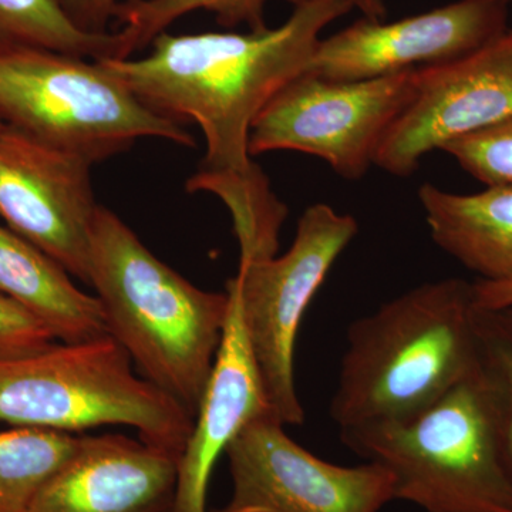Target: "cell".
<instances>
[{"label": "cell", "mask_w": 512, "mask_h": 512, "mask_svg": "<svg viewBox=\"0 0 512 512\" xmlns=\"http://www.w3.org/2000/svg\"><path fill=\"white\" fill-rule=\"evenodd\" d=\"M353 9L367 19L386 16L380 0H303L276 29L163 32L143 59L103 60L150 109L201 128L207 151L187 190L211 192L227 205L239 262L278 254L279 232L288 217L249 154L252 124L276 93L308 72L320 32Z\"/></svg>", "instance_id": "6da1fadb"}, {"label": "cell", "mask_w": 512, "mask_h": 512, "mask_svg": "<svg viewBox=\"0 0 512 512\" xmlns=\"http://www.w3.org/2000/svg\"><path fill=\"white\" fill-rule=\"evenodd\" d=\"M0 120L92 164L141 138L197 141L150 109L103 60L18 47L0 52Z\"/></svg>", "instance_id": "8992f818"}, {"label": "cell", "mask_w": 512, "mask_h": 512, "mask_svg": "<svg viewBox=\"0 0 512 512\" xmlns=\"http://www.w3.org/2000/svg\"><path fill=\"white\" fill-rule=\"evenodd\" d=\"M74 25L90 33H106L120 0H59Z\"/></svg>", "instance_id": "603a6c76"}, {"label": "cell", "mask_w": 512, "mask_h": 512, "mask_svg": "<svg viewBox=\"0 0 512 512\" xmlns=\"http://www.w3.org/2000/svg\"><path fill=\"white\" fill-rule=\"evenodd\" d=\"M35 47L90 60L128 59L121 32L90 33L74 25L59 0H0V52Z\"/></svg>", "instance_id": "e0dca14e"}, {"label": "cell", "mask_w": 512, "mask_h": 512, "mask_svg": "<svg viewBox=\"0 0 512 512\" xmlns=\"http://www.w3.org/2000/svg\"><path fill=\"white\" fill-rule=\"evenodd\" d=\"M268 0H120L113 19L121 26L128 56L151 45L175 20L195 10L214 13L218 25L234 29L245 25L249 32L268 29L265 6ZM293 8L303 0H285Z\"/></svg>", "instance_id": "d6986e66"}, {"label": "cell", "mask_w": 512, "mask_h": 512, "mask_svg": "<svg viewBox=\"0 0 512 512\" xmlns=\"http://www.w3.org/2000/svg\"><path fill=\"white\" fill-rule=\"evenodd\" d=\"M3 124H5V123H3V121H2V120H0V127H2V126H3Z\"/></svg>", "instance_id": "484cf974"}, {"label": "cell", "mask_w": 512, "mask_h": 512, "mask_svg": "<svg viewBox=\"0 0 512 512\" xmlns=\"http://www.w3.org/2000/svg\"><path fill=\"white\" fill-rule=\"evenodd\" d=\"M473 284L427 282L355 320L329 414L339 430L426 412L481 366Z\"/></svg>", "instance_id": "7a4b0ae2"}, {"label": "cell", "mask_w": 512, "mask_h": 512, "mask_svg": "<svg viewBox=\"0 0 512 512\" xmlns=\"http://www.w3.org/2000/svg\"><path fill=\"white\" fill-rule=\"evenodd\" d=\"M227 293L229 313L224 338L178 460L173 500L165 512H208V485L218 460L249 420L272 412L237 296L228 288Z\"/></svg>", "instance_id": "5bb4252c"}, {"label": "cell", "mask_w": 512, "mask_h": 512, "mask_svg": "<svg viewBox=\"0 0 512 512\" xmlns=\"http://www.w3.org/2000/svg\"><path fill=\"white\" fill-rule=\"evenodd\" d=\"M504 2H507L508 5H510V3L512 2V0H504Z\"/></svg>", "instance_id": "d4e9b609"}, {"label": "cell", "mask_w": 512, "mask_h": 512, "mask_svg": "<svg viewBox=\"0 0 512 512\" xmlns=\"http://www.w3.org/2000/svg\"><path fill=\"white\" fill-rule=\"evenodd\" d=\"M131 363L110 335L0 359V423L70 434L128 426L180 460L194 416Z\"/></svg>", "instance_id": "5b68a950"}, {"label": "cell", "mask_w": 512, "mask_h": 512, "mask_svg": "<svg viewBox=\"0 0 512 512\" xmlns=\"http://www.w3.org/2000/svg\"><path fill=\"white\" fill-rule=\"evenodd\" d=\"M512 116V30L454 62L419 67L412 103L390 127L375 165L409 177L451 141Z\"/></svg>", "instance_id": "8fae6325"}, {"label": "cell", "mask_w": 512, "mask_h": 512, "mask_svg": "<svg viewBox=\"0 0 512 512\" xmlns=\"http://www.w3.org/2000/svg\"><path fill=\"white\" fill-rule=\"evenodd\" d=\"M80 436L16 427L0 433V512H29L40 490L66 464Z\"/></svg>", "instance_id": "ac0fdd59"}, {"label": "cell", "mask_w": 512, "mask_h": 512, "mask_svg": "<svg viewBox=\"0 0 512 512\" xmlns=\"http://www.w3.org/2000/svg\"><path fill=\"white\" fill-rule=\"evenodd\" d=\"M417 79L419 67L355 82L303 73L258 114L249 154L299 151L326 161L346 180H360L375 165L387 131L412 103Z\"/></svg>", "instance_id": "ba28073f"}, {"label": "cell", "mask_w": 512, "mask_h": 512, "mask_svg": "<svg viewBox=\"0 0 512 512\" xmlns=\"http://www.w3.org/2000/svg\"><path fill=\"white\" fill-rule=\"evenodd\" d=\"M507 30L504 0H458L390 23L360 19L320 40L308 72L338 82L375 79L463 59Z\"/></svg>", "instance_id": "7c38bea8"}, {"label": "cell", "mask_w": 512, "mask_h": 512, "mask_svg": "<svg viewBox=\"0 0 512 512\" xmlns=\"http://www.w3.org/2000/svg\"><path fill=\"white\" fill-rule=\"evenodd\" d=\"M339 431L349 450L392 474L396 500L426 512H512V473L483 363L413 419Z\"/></svg>", "instance_id": "277c9868"}, {"label": "cell", "mask_w": 512, "mask_h": 512, "mask_svg": "<svg viewBox=\"0 0 512 512\" xmlns=\"http://www.w3.org/2000/svg\"><path fill=\"white\" fill-rule=\"evenodd\" d=\"M441 151L485 185L512 184V116L457 138Z\"/></svg>", "instance_id": "44dd1931"}, {"label": "cell", "mask_w": 512, "mask_h": 512, "mask_svg": "<svg viewBox=\"0 0 512 512\" xmlns=\"http://www.w3.org/2000/svg\"><path fill=\"white\" fill-rule=\"evenodd\" d=\"M419 200L437 247L483 281L512 279V184L468 195L423 184Z\"/></svg>", "instance_id": "9a60e30c"}, {"label": "cell", "mask_w": 512, "mask_h": 512, "mask_svg": "<svg viewBox=\"0 0 512 512\" xmlns=\"http://www.w3.org/2000/svg\"><path fill=\"white\" fill-rule=\"evenodd\" d=\"M476 326L481 363L493 394L501 446L512 473V308L477 309Z\"/></svg>", "instance_id": "ffe728a7"}, {"label": "cell", "mask_w": 512, "mask_h": 512, "mask_svg": "<svg viewBox=\"0 0 512 512\" xmlns=\"http://www.w3.org/2000/svg\"><path fill=\"white\" fill-rule=\"evenodd\" d=\"M225 456L232 495L211 512H380L396 500L386 468L322 460L293 441L274 412L249 420Z\"/></svg>", "instance_id": "9c48e42d"}, {"label": "cell", "mask_w": 512, "mask_h": 512, "mask_svg": "<svg viewBox=\"0 0 512 512\" xmlns=\"http://www.w3.org/2000/svg\"><path fill=\"white\" fill-rule=\"evenodd\" d=\"M473 291L477 309L498 311L512 308V279L495 282L478 279L473 284Z\"/></svg>", "instance_id": "cb8c5ba5"}, {"label": "cell", "mask_w": 512, "mask_h": 512, "mask_svg": "<svg viewBox=\"0 0 512 512\" xmlns=\"http://www.w3.org/2000/svg\"><path fill=\"white\" fill-rule=\"evenodd\" d=\"M359 232L352 215L313 204L299 218L282 256L242 262L227 288L237 296L249 346L272 412L285 426H302L305 410L295 382L299 329L330 269Z\"/></svg>", "instance_id": "52a82bcc"}, {"label": "cell", "mask_w": 512, "mask_h": 512, "mask_svg": "<svg viewBox=\"0 0 512 512\" xmlns=\"http://www.w3.org/2000/svg\"><path fill=\"white\" fill-rule=\"evenodd\" d=\"M93 165L19 128L0 127V218L84 284L100 207Z\"/></svg>", "instance_id": "30bf717a"}, {"label": "cell", "mask_w": 512, "mask_h": 512, "mask_svg": "<svg viewBox=\"0 0 512 512\" xmlns=\"http://www.w3.org/2000/svg\"><path fill=\"white\" fill-rule=\"evenodd\" d=\"M89 285L109 335L141 377L195 417L224 338L227 291L192 285L101 205L93 225Z\"/></svg>", "instance_id": "3957f363"}, {"label": "cell", "mask_w": 512, "mask_h": 512, "mask_svg": "<svg viewBox=\"0 0 512 512\" xmlns=\"http://www.w3.org/2000/svg\"><path fill=\"white\" fill-rule=\"evenodd\" d=\"M70 276L52 256L0 225V293L46 323L59 342L109 335L99 299L77 288Z\"/></svg>", "instance_id": "2e32d148"}, {"label": "cell", "mask_w": 512, "mask_h": 512, "mask_svg": "<svg viewBox=\"0 0 512 512\" xmlns=\"http://www.w3.org/2000/svg\"><path fill=\"white\" fill-rule=\"evenodd\" d=\"M178 460L123 434L80 436L66 464L40 490L29 512H165Z\"/></svg>", "instance_id": "4fadbf2b"}, {"label": "cell", "mask_w": 512, "mask_h": 512, "mask_svg": "<svg viewBox=\"0 0 512 512\" xmlns=\"http://www.w3.org/2000/svg\"><path fill=\"white\" fill-rule=\"evenodd\" d=\"M56 340L46 323L0 293V359L32 355Z\"/></svg>", "instance_id": "7402d4cb"}]
</instances>
